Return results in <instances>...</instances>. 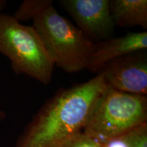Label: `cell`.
<instances>
[{
  "label": "cell",
  "mask_w": 147,
  "mask_h": 147,
  "mask_svg": "<svg viewBox=\"0 0 147 147\" xmlns=\"http://www.w3.org/2000/svg\"><path fill=\"white\" fill-rule=\"evenodd\" d=\"M117 140L126 147H147V123L131 129Z\"/></svg>",
  "instance_id": "cell-10"
},
{
  "label": "cell",
  "mask_w": 147,
  "mask_h": 147,
  "mask_svg": "<svg viewBox=\"0 0 147 147\" xmlns=\"http://www.w3.org/2000/svg\"><path fill=\"white\" fill-rule=\"evenodd\" d=\"M109 0H61L62 8L71 16L76 27L91 41L113 38L115 25L110 14Z\"/></svg>",
  "instance_id": "cell-5"
},
{
  "label": "cell",
  "mask_w": 147,
  "mask_h": 147,
  "mask_svg": "<svg viewBox=\"0 0 147 147\" xmlns=\"http://www.w3.org/2000/svg\"><path fill=\"white\" fill-rule=\"evenodd\" d=\"M146 49V32H129L119 38L94 42L87 69L97 74L113 60Z\"/></svg>",
  "instance_id": "cell-7"
},
{
  "label": "cell",
  "mask_w": 147,
  "mask_h": 147,
  "mask_svg": "<svg viewBox=\"0 0 147 147\" xmlns=\"http://www.w3.org/2000/svg\"><path fill=\"white\" fill-rule=\"evenodd\" d=\"M109 9L115 27L147 29L146 0H111Z\"/></svg>",
  "instance_id": "cell-8"
},
{
  "label": "cell",
  "mask_w": 147,
  "mask_h": 147,
  "mask_svg": "<svg viewBox=\"0 0 147 147\" xmlns=\"http://www.w3.org/2000/svg\"><path fill=\"white\" fill-rule=\"evenodd\" d=\"M100 72L108 87L147 96L146 51H137L113 60Z\"/></svg>",
  "instance_id": "cell-6"
},
{
  "label": "cell",
  "mask_w": 147,
  "mask_h": 147,
  "mask_svg": "<svg viewBox=\"0 0 147 147\" xmlns=\"http://www.w3.org/2000/svg\"><path fill=\"white\" fill-rule=\"evenodd\" d=\"M106 87L100 72L83 83L59 89L33 117L15 147H59L81 134Z\"/></svg>",
  "instance_id": "cell-1"
},
{
  "label": "cell",
  "mask_w": 147,
  "mask_h": 147,
  "mask_svg": "<svg viewBox=\"0 0 147 147\" xmlns=\"http://www.w3.org/2000/svg\"><path fill=\"white\" fill-rule=\"evenodd\" d=\"M52 3L53 1L51 0H25L16 11L13 17L19 22L32 21L39 12Z\"/></svg>",
  "instance_id": "cell-9"
},
{
  "label": "cell",
  "mask_w": 147,
  "mask_h": 147,
  "mask_svg": "<svg viewBox=\"0 0 147 147\" xmlns=\"http://www.w3.org/2000/svg\"><path fill=\"white\" fill-rule=\"evenodd\" d=\"M5 118H6V114L2 110L0 109V122L4 120Z\"/></svg>",
  "instance_id": "cell-13"
},
{
  "label": "cell",
  "mask_w": 147,
  "mask_h": 147,
  "mask_svg": "<svg viewBox=\"0 0 147 147\" xmlns=\"http://www.w3.org/2000/svg\"><path fill=\"white\" fill-rule=\"evenodd\" d=\"M144 123H147V96L107 86L95 101L83 133L104 144Z\"/></svg>",
  "instance_id": "cell-3"
},
{
  "label": "cell",
  "mask_w": 147,
  "mask_h": 147,
  "mask_svg": "<svg viewBox=\"0 0 147 147\" xmlns=\"http://www.w3.org/2000/svg\"><path fill=\"white\" fill-rule=\"evenodd\" d=\"M59 147H104V145L82 132Z\"/></svg>",
  "instance_id": "cell-11"
},
{
  "label": "cell",
  "mask_w": 147,
  "mask_h": 147,
  "mask_svg": "<svg viewBox=\"0 0 147 147\" xmlns=\"http://www.w3.org/2000/svg\"><path fill=\"white\" fill-rule=\"evenodd\" d=\"M0 53L8 57L16 74H25L47 85L55 64L33 26L0 13Z\"/></svg>",
  "instance_id": "cell-4"
},
{
  "label": "cell",
  "mask_w": 147,
  "mask_h": 147,
  "mask_svg": "<svg viewBox=\"0 0 147 147\" xmlns=\"http://www.w3.org/2000/svg\"><path fill=\"white\" fill-rule=\"evenodd\" d=\"M32 21L55 65L69 74L87 69L94 42L61 15L53 3L39 12Z\"/></svg>",
  "instance_id": "cell-2"
},
{
  "label": "cell",
  "mask_w": 147,
  "mask_h": 147,
  "mask_svg": "<svg viewBox=\"0 0 147 147\" xmlns=\"http://www.w3.org/2000/svg\"><path fill=\"white\" fill-rule=\"evenodd\" d=\"M103 145H104V147H126L121 141H119L117 139L110 141V142Z\"/></svg>",
  "instance_id": "cell-12"
}]
</instances>
